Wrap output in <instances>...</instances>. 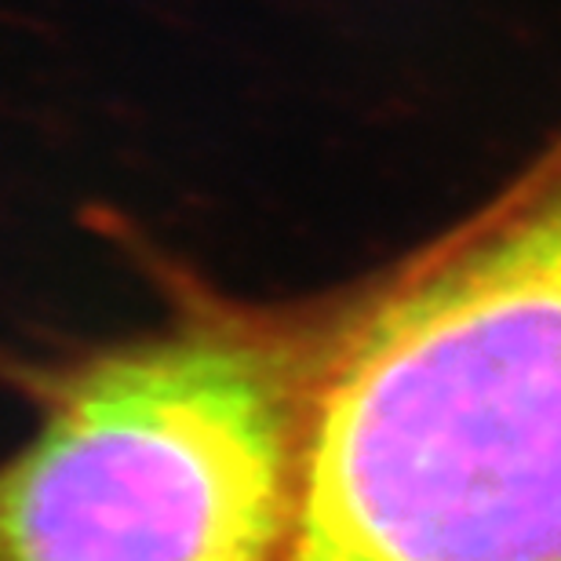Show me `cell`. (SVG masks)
<instances>
[{
  "mask_svg": "<svg viewBox=\"0 0 561 561\" xmlns=\"http://www.w3.org/2000/svg\"><path fill=\"white\" fill-rule=\"evenodd\" d=\"M288 561H561V131L343 288Z\"/></svg>",
  "mask_w": 561,
  "mask_h": 561,
  "instance_id": "cell-1",
  "label": "cell"
},
{
  "mask_svg": "<svg viewBox=\"0 0 561 561\" xmlns=\"http://www.w3.org/2000/svg\"><path fill=\"white\" fill-rule=\"evenodd\" d=\"M142 260L161 321L0 368L33 405L0 459V561H288L343 288L241 299Z\"/></svg>",
  "mask_w": 561,
  "mask_h": 561,
  "instance_id": "cell-2",
  "label": "cell"
}]
</instances>
